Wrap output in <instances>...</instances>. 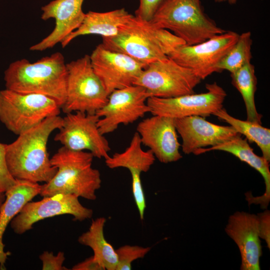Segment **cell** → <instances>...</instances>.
<instances>
[{"mask_svg":"<svg viewBox=\"0 0 270 270\" xmlns=\"http://www.w3.org/2000/svg\"><path fill=\"white\" fill-rule=\"evenodd\" d=\"M213 115L228 123L240 134L244 135L250 142L260 149L262 156L270 161V130L261 124L248 120H242L231 116L223 108Z\"/></svg>","mask_w":270,"mask_h":270,"instance_id":"cb8c5ba5","label":"cell"},{"mask_svg":"<svg viewBox=\"0 0 270 270\" xmlns=\"http://www.w3.org/2000/svg\"><path fill=\"white\" fill-rule=\"evenodd\" d=\"M92 67L108 96L133 85L146 67L130 56L105 48L102 44L90 56Z\"/></svg>","mask_w":270,"mask_h":270,"instance_id":"5bb4252c","label":"cell"},{"mask_svg":"<svg viewBox=\"0 0 270 270\" xmlns=\"http://www.w3.org/2000/svg\"><path fill=\"white\" fill-rule=\"evenodd\" d=\"M225 232L237 245L240 270H260L262 254L258 215L236 212L228 218Z\"/></svg>","mask_w":270,"mask_h":270,"instance_id":"e0dca14e","label":"cell"},{"mask_svg":"<svg viewBox=\"0 0 270 270\" xmlns=\"http://www.w3.org/2000/svg\"><path fill=\"white\" fill-rule=\"evenodd\" d=\"M148 98L146 90L136 84L112 92L105 105L96 113L100 117V133L104 136L112 132L120 125L132 124L150 112Z\"/></svg>","mask_w":270,"mask_h":270,"instance_id":"8fae6325","label":"cell"},{"mask_svg":"<svg viewBox=\"0 0 270 270\" xmlns=\"http://www.w3.org/2000/svg\"><path fill=\"white\" fill-rule=\"evenodd\" d=\"M94 158L89 152L72 150L62 146L50 158L56 172L50 180L42 185L40 194L44 197L72 194L95 200L102 180L100 171L92 167Z\"/></svg>","mask_w":270,"mask_h":270,"instance_id":"277c9868","label":"cell"},{"mask_svg":"<svg viewBox=\"0 0 270 270\" xmlns=\"http://www.w3.org/2000/svg\"><path fill=\"white\" fill-rule=\"evenodd\" d=\"M42 185L26 180H16V184L5 192L6 199L0 209V269H5V263L9 252L4 250L3 236L13 218L24 206L38 194Z\"/></svg>","mask_w":270,"mask_h":270,"instance_id":"44dd1931","label":"cell"},{"mask_svg":"<svg viewBox=\"0 0 270 270\" xmlns=\"http://www.w3.org/2000/svg\"><path fill=\"white\" fill-rule=\"evenodd\" d=\"M212 150H221L230 153L240 160L246 163L262 175L265 184L264 192L262 195L256 197L247 192L246 194V200L249 204H260L262 208H266L270 201V162L262 156L256 154L246 138H242L240 134L218 145L200 148L194 154L198 155Z\"/></svg>","mask_w":270,"mask_h":270,"instance_id":"ffe728a7","label":"cell"},{"mask_svg":"<svg viewBox=\"0 0 270 270\" xmlns=\"http://www.w3.org/2000/svg\"><path fill=\"white\" fill-rule=\"evenodd\" d=\"M62 122L59 115L48 117L6 144V166L14 178L37 183L52 179L57 169L51 164L47 144L51 134L58 130Z\"/></svg>","mask_w":270,"mask_h":270,"instance_id":"6da1fadb","label":"cell"},{"mask_svg":"<svg viewBox=\"0 0 270 270\" xmlns=\"http://www.w3.org/2000/svg\"><path fill=\"white\" fill-rule=\"evenodd\" d=\"M151 21L171 31L187 45L203 42L226 31L204 12L200 0H166Z\"/></svg>","mask_w":270,"mask_h":270,"instance_id":"5b68a950","label":"cell"},{"mask_svg":"<svg viewBox=\"0 0 270 270\" xmlns=\"http://www.w3.org/2000/svg\"><path fill=\"white\" fill-rule=\"evenodd\" d=\"M6 144L0 142V190L6 192L16 182V180L10 174L6 160Z\"/></svg>","mask_w":270,"mask_h":270,"instance_id":"83f0119b","label":"cell"},{"mask_svg":"<svg viewBox=\"0 0 270 270\" xmlns=\"http://www.w3.org/2000/svg\"><path fill=\"white\" fill-rule=\"evenodd\" d=\"M201 80L190 69L167 56L148 64L134 84L144 88L149 98H170L194 93Z\"/></svg>","mask_w":270,"mask_h":270,"instance_id":"ba28073f","label":"cell"},{"mask_svg":"<svg viewBox=\"0 0 270 270\" xmlns=\"http://www.w3.org/2000/svg\"><path fill=\"white\" fill-rule=\"evenodd\" d=\"M132 16L124 8L106 12L89 11L86 14L79 28L61 42L62 46L66 47L73 40L82 36L97 34L102 38L115 36Z\"/></svg>","mask_w":270,"mask_h":270,"instance_id":"7402d4cb","label":"cell"},{"mask_svg":"<svg viewBox=\"0 0 270 270\" xmlns=\"http://www.w3.org/2000/svg\"><path fill=\"white\" fill-rule=\"evenodd\" d=\"M96 114L76 112L66 114L62 126L54 138L62 146L76 151H87L98 158H108L110 147L99 130Z\"/></svg>","mask_w":270,"mask_h":270,"instance_id":"30bf717a","label":"cell"},{"mask_svg":"<svg viewBox=\"0 0 270 270\" xmlns=\"http://www.w3.org/2000/svg\"><path fill=\"white\" fill-rule=\"evenodd\" d=\"M5 199H6L5 192L0 190V209Z\"/></svg>","mask_w":270,"mask_h":270,"instance_id":"836d02e7","label":"cell"},{"mask_svg":"<svg viewBox=\"0 0 270 270\" xmlns=\"http://www.w3.org/2000/svg\"><path fill=\"white\" fill-rule=\"evenodd\" d=\"M65 114H94L106 103L108 95L92 67L89 55L66 64Z\"/></svg>","mask_w":270,"mask_h":270,"instance_id":"52a82bcc","label":"cell"},{"mask_svg":"<svg viewBox=\"0 0 270 270\" xmlns=\"http://www.w3.org/2000/svg\"><path fill=\"white\" fill-rule=\"evenodd\" d=\"M102 44L146 66L168 56L174 48L185 44L172 32L158 26L152 21L132 15L116 35L102 38Z\"/></svg>","mask_w":270,"mask_h":270,"instance_id":"3957f363","label":"cell"},{"mask_svg":"<svg viewBox=\"0 0 270 270\" xmlns=\"http://www.w3.org/2000/svg\"><path fill=\"white\" fill-rule=\"evenodd\" d=\"M250 32L239 34L236 42L222 57L216 66L217 72L226 70L230 74L250 62L252 40Z\"/></svg>","mask_w":270,"mask_h":270,"instance_id":"484cf974","label":"cell"},{"mask_svg":"<svg viewBox=\"0 0 270 270\" xmlns=\"http://www.w3.org/2000/svg\"><path fill=\"white\" fill-rule=\"evenodd\" d=\"M39 258L42 262V270H68L63 266L65 257L62 252H59L54 256L52 252L45 251L40 256Z\"/></svg>","mask_w":270,"mask_h":270,"instance_id":"f546056e","label":"cell"},{"mask_svg":"<svg viewBox=\"0 0 270 270\" xmlns=\"http://www.w3.org/2000/svg\"><path fill=\"white\" fill-rule=\"evenodd\" d=\"M174 122L185 154H194L200 148L218 145L240 134L230 126L218 125L198 116L174 119Z\"/></svg>","mask_w":270,"mask_h":270,"instance_id":"2e32d148","label":"cell"},{"mask_svg":"<svg viewBox=\"0 0 270 270\" xmlns=\"http://www.w3.org/2000/svg\"><path fill=\"white\" fill-rule=\"evenodd\" d=\"M151 248L138 246L124 245L116 250L118 256L116 270H132V264L142 258L150 252Z\"/></svg>","mask_w":270,"mask_h":270,"instance_id":"4316f807","label":"cell"},{"mask_svg":"<svg viewBox=\"0 0 270 270\" xmlns=\"http://www.w3.org/2000/svg\"><path fill=\"white\" fill-rule=\"evenodd\" d=\"M260 238L264 240L268 248H270V212L266 210L258 214Z\"/></svg>","mask_w":270,"mask_h":270,"instance_id":"4dcf8cb0","label":"cell"},{"mask_svg":"<svg viewBox=\"0 0 270 270\" xmlns=\"http://www.w3.org/2000/svg\"><path fill=\"white\" fill-rule=\"evenodd\" d=\"M166 0H139L135 16L142 20L151 21L154 15Z\"/></svg>","mask_w":270,"mask_h":270,"instance_id":"f1b7e54d","label":"cell"},{"mask_svg":"<svg viewBox=\"0 0 270 270\" xmlns=\"http://www.w3.org/2000/svg\"><path fill=\"white\" fill-rule=\"evenodd\" d=\"M230 76L232 84L243 98L246 110V120L261 124L262 116L258 112L254 101L257 79L254 66L251 62L246 64L230 74Z\"/></svg>","mask_w":270,"mask_h":270,"instance_id":"d4e9b609","label":"cell"},{"mask_svg":"<svg viewBox=\"0 0 270 270\" xmlns=\"http://www.w3.org/2000/svg\"><path fill=\"white\" fill-rule=\"evenodd\" d=\"M216 2H227L230 4H234L236 3L237 0H214Z\"/></svg>","mask_w":270,"mask_h":270,"instance_id":"d6a6232c","label":"cell"},{"mask_svg":"<svg viewBox=\"0 0 270 270\" xmlns=\"http://www.w3.org/2000/svg\"><path fill=\"white\" fill-rule=\"evenodd\" d=\"M136 131L142 144L148 147L160 162L168 164L182 158L174 118L152 115L140 122Z\"/></svg>","mask_w":270,"mask_h":270,"instance_id":"9a60e30c","label":"cell"},{"mask_svg":"<svg viewBox=\"0 0 270 270\" xmlns=\"http://www.w3.org/2000/svg\"><path fill=\"white\" fill-rule=\"evenodd\" d=\"M140 137L136 132L128 148L122 152H116L105 160L106 166L110 168H127L131 174L132 188L134 198L141 220L144 218L146 202L142 184L140 176L146 172L154 164L156 158L148 150L142 148Z\"/></svg>","mask_w":270,"mask_h":270,"instance_id":"ac0fdd59","label":"cell"},{"mask_svg":"<svg viewBox=\"0 0 270 270\" xmlns=\"http://www.w3.org/2000/svg\"><path fill=\"white\" fill-rule=\"evenodd\" d=\"M84 0H54L42 8L41 18L55 20L53 30L40 42L31 46L32 51H43L61 42L82 24L86 14L82 10Z\"/></svg>","mask_w":270,"mask_h":270,"instance_id":"d6986e66","label":"cell"},{"mask_svg":"<svg viewBox=\"0 0 270 270\" xmlns=\"http://www.w3.org/2000/svg\"><path fill=\"white\" fill-rule=\"evenodd\" d=\"M73 270H104L93 256L74 265Z\"/></svg>","mask_w":270,"mask_h":270,"instance_id":"1f68e13d","label":"cell"},{"mask_svg":"<svg viewBox=\"0 0 270 270\" xmlns=\"http://www.w3.org/2000/svg\"><path fill=\"white\" fill-rule=\"evenodd\" d=\"M207 92L188 94L170 98L150 97L147 100L152 115L174 119L198 116L207 117L223 108L227 96L216 82L206 85Z\"/></svg>","mask_w":270,"mask_h":270,"instance_id":"9c48e42d","label":"cell"},{"mask_svg":"<svg viewBox=\"0 0 270 270\" xmlns=\"http://www.w3.org/2000/svg\"><path fill=\"white\" fill-rule=\"evenodd\" d=\"M238 36L234 32L226 31L200 43L179 46L168 56L190 69L202 80L217 72L218 63L236 42Z\"/></svg>","mask_w":270,"mask_h":270,"instance_id":"7c38bea8","label":"cell"},{"mask_svg":"<svg viewBox=\"0 0 270 270\" xmlns=\"http://www.w3.org/2000/svg\"><path fill=\"white\" fill-rule=\"evenodd\" d=\"M66 64L60 52L34 62L26 58L14 62L4 75L6 89L47 96L54 100L61 108L66 98Z\"/></svg>","mask_w":270,"mask_h":270,"instance_id":"7a4b0ae2","label":"cell"},{"mask_svg":"<svg viewBox=\"0 0 270 270\" xmlns=\"http://www.w3.org/2000/svg\"><path fill=\"white\" fill-rule=\"evenodd\" d=\"M78 198L72 194H58L28 202L11 220L10 227L14 232L22 234L32 229L36 222L48 218L70 214L74 220L90 218L93 210L83 206Z\"/></svg>","mask_w":270,"mask_h":270,"instance_id":"4fadbf2b","label":"cell"},{"mask_svg":"<svg viewBox=\"0 0 270 270\" xmlns=\"http://www.w3.org/2000/svg\"><path fill=\"white\" fill-rule=\"evenodd\" d=\"M60 108L54 100L42 94L0 91V121L18 136L48 117L58 116Z\"/></svg>","mask_w":270,"mask_h":270,"instance_id":"8992f818","label":"cell"},{"mask_svg":"<svg viewBox=\"0 0 270 270\" xmlns=\"http://www.w3.org/2000/svg\"><path fill=\"white\" fill-rule=\"evenodd\" d=\"M106 220L100 217L92 220L88 231L78 238V242L90 248L94 258L107 270H116L118 256L116 250L105 238L104 228Z\"/></svg>","mask_w":270,"mask_h":270,"instance_id":"603a6c76","label":"cell"}]
</instances>
